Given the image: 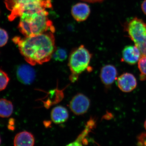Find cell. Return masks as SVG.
Wrapping results in <instances>:
<instances>
[{
	"label": "cell",
	"instance_id": "4",
	"mask_svg": "<svg viewBox=\"0 0 146 146\" xmlns=\"http://www.w3.org/2000/svg\"><path fill=\"white\" fill-rule=\"evenodd\" d=\"M52 0H4L6 7L11 11L8 18L9 21H14L20 17L22 13L27 11L39 8H52Z\"/></svg>",
	"mask_w": 146,
	"mask_h": 146
},
{
	"label": "cell",
	"instance_id": "19",
	"mask_svg": "<svg viewBox=\"0 0 146 146\" xmlns=\"http://www.w3.org/2000/svg\"><path fill=\"white\" fill-rule=\"evenodd\" d=\"M138 145L139 146H146V133H142L137 137Z\"/></svg>",
	"mask_w": 146,
	"mask_h": 146
},
{
	"label": "cell",
	"instance_id": "10",
	"mask_svg": "<svg viewBox=\"0 0 146 146\" xmlns=\"http://www.w3.org/2000/svg\"><path fill=\"white\" fill-rule=\"evenodd\" d=\"M141 55L140 50L136 46L129 45L125 47L123 50L122 59L129 65H135L140 60Z\"/></svg>",
	"mask_w": 146,
	"mask_h": 146
},
{
	"label": "cell",
	"instance_id": "15",
	"mask_svg": "<svg viewBox=\"0 0 146 146\" xmlns=\"http://www.w3.org/2000/svg\"><path fill=\"white\" fill-rule=\"evenodd\" d=\"M68 57L67 52L61 48H56L52 55V58L56 61L63 62Z\"/></svg>",
	"mask_w": 146,
	"mask_h": 146
},
{
	"label": "cell",
	"instance_id": "21",
	"mask_svg": "<svg viewBox=\"0 0 146 146\" xmlns=\"http://www.w3.org/2000/svg\"><path fill=\"white\" fill-rule=\"evenodd\" d=\"M138 48L141 52V55L146 56V42L140 46L138 47Z\"/></svg>",
	"mask_w": 146,
	"mask_h": 146
},
{
	"label": "cell",
	"instance_id": "17",
	"mask_svg": "<svg viewBox=\"0 0 146 146\" xmlns=\"http://www.w3.org/2000/svg\"><path fill=\"white\" fill-rule=\"evenodd\" d=\"M9 81L8 75L4 71L0 70V91L6 88Z\"/></svg>",
	"mask_w": 146,
	"mask_h": 146
},
{
	"label": "cell",
	"instance_id": "24",
	"mask_svg": "<svg viewBox=\"0 0 146 146\" xmlns=\"http://www.w3.org/2000/svg\"><path fill=\"white\" fill-rule=\"evenodd\" d=\"M144 126H145V129L146 130V121H145V123H144Z\"/></svg>",
	"mask_w": 146,
	"mask_h": 146
},
{
	"label": "cell",
	"instance_id": "6",
	"mask_svg": "<svg viewBox=\"0 0 146 146\" xmlns=\"http://www.w3.org/2000/svg\"><path fill=\"white\" fill-rule=\"evenodd\" d=\"M90 100L89 98L82 94L75 95L71 100L69 107L73 113L77 115L86 113L90 108Z\"/></svg>",
	"mask_w": 146,
	"mask_h": 146
},
{
	"label": "cell",
	"instance_id": "7",
	"mask_svg": "<svg viewBox=\"0 0 146 146\" xmlns=\"http://www.w3.org/2000/svg\"><path fill=\"white\" fill-rule=\"evenodd\" d=\"M117 86L123 92L129 93L136 88L137 82L136 78L132 74L125 73L117 78Z\"/></svg>",
	"mask_w": 146,
	"mask_h": 146
},
{
	"label": "cell",
	"instance_id": "25",
	"mask_svg": "<svg viewBox=\"0 0 146 146\" xmlns=\"http://www.w3.org/2000/svg\"><path fill=\"white\" fill-rule=\"evenodd\" d=\"M1 136H0V145H1Z\"/></svg>",
	"mask_w": 146,
	"mask_h": 146
},
{
	"label": "cell",
	"instance_id": "2",
	"mask_svg": "<svg viewBox=\"0 0 146 146\" xmlns=\"http://www.w3.org/2000/svg\"><path fill=\"white\" fill-rule=\"evenodd\" d=\"M46 9L39 8L27 11L20 16L19 31L25 36H35L47 32H55Z\"/></svg>",
	"mask_w": 146,
	"mask_h": 146
},
{
	"label": "cell",
	"instance_id": "11",
	"mask_svg": "<svg viewBox=\"0 0 146 146\" xmlns=\"http://www.w3.org/2000/svg\"><path fill=\"white\" fill-rule=\"evenodd\" d=\"M91 10L89 5L85 3H79L74 5L72 8L71 13L74 19L78 22H83L87 19Z\"/></svg>",
	"mask_w": 146,
	"mask_h": 146
},
{
	"label": "cell",
	"instance_id": "3",
	"mask_svg": "<svg viewBox=\"0 0 146 146\" xmlns=\"http://www.w3.org/2000/svg\"><path fill=\"white\" fill-rule=\"evenodd\" d=\"M92 55L83 45L73 50L70 54L68 66L71 74L70 79L72 82L78 79L79 76L88 69Z\"/></svg>",
	"mask_w": 146,
	"mask_h": 146
},
{
	"label": "cell",
	"instance_id": "14",
	"mask_svg": "<svg viewBox=\"0 0 146 146\" xmlns=\"http://www.w3.org/2000/svg\"><path fill=\"white\" fill-rule=\"evenodd\" d=\"M13 111V104L5 99H0V117L8 118Z\"/></svg>",
	"mask_w": 146,
	"mask_h": 146
},
{
	"label": "cell",
	"instance_id": "23",
	"mask_svg": "<svg viewBox=\"0 0 146 146\" xmlns=\"http://www.w3.org/2000/svg\"><path fill=\"white\" fill-rule=\"evenodd\" d=\"M82 1L86 2L94 3L101 2L104 0H82Z\"/></svg>",
	"mask_w": 146,
	"mask_h": 146
},
{
	"label": "cell",
	"instance_id": "8",
	"mask_svg": "<svg viewBox=\"0 0 146 146\" xmlns=\"http://www.w3.org/2000/svg\"><path fill=\"white\" fill-rule=\"evenodd\" d=\"M16 72L18 80L24 84H31L35 79V71L30 65L26 64L19 65L17 68Z\"/></svg>",
	"mask_w": 146,
	"mask_h": 146
},
{
	"label": "cell",
	"instance_id": "16",
	"mask_svg": "<svg viewBox=\"0 0 146 146\" xmlns=\"http://www.w3.org/2000/svg\"><path fill=\"white\" fill-rule=\"evenodd\" d=\"M138 68L141 73L142 80L146 79V56H142L138 62Z\"/></svg>",
	"mask_w": 146,
	"mask_h": 146
},
{
	"label": "cell",
	"instance_id": "12",
	"mask_svg": "<svg viewBox=\"0 0 146 146\" xmlns=\"http://www.w3.org/2000/svg\"><path fill=\"white\" fill-rule=\"evenodd\" d=\"M13 143L14 146H34V136L28 131H22L16 134Z\"/></svg>",
	"mask_w": 146,
	"mask_h": 146
},
{
	"label": "cell",
	"instance_id": "18",
	"mask_svg": "<svg viewBox=\"0 0 146 146\" xmlns=\"http://www.w3.org/2000/svg\"><path fill=\"white\" fill-rule=\"evenodd\" d=\"M8 40L7 33L3 29L0 28V47L4 46L7 43Z\"/></svg>",
	"mask_w": 146,
	"mask_h": 146
},
{
	"label": "cell",
	"instance_id": "22",
	"mask_svg": "<svg viewBox=\"0 0 146 146\" xmlns=\"http://www.w3.org/2000/svg\"><path fill=\"white\" fill-rule=\"evenodd\" d=\"M141 8L143 12L146 15V0H144L141 5Z\"/></svg>",
	"mask_w": 146,
	"mask_h": 146
},
{
	"label": "cell",
	"instance_id": "1",
	"mask_svg": "<svg viewBox=\"0 0 146 146\" xmlns=\"http://www.w3.org/2000/svg\"><path fill=\"white\" fill-rule=\"evenodd\" d=\"M12 40L25 60L33 66L49 61L56 48L53 33L51 31L24 38L16 36Z\"/></svg>",
	"mask_w": 146,
	"mask_h": 146
},
{
	"label": "cell",
	"instance_id": "9",
	"mask_svg": "<svg viewBox=\"0 0 146 146\" xmlns=\"http://www.w3.org/2000/svg\"><path fill=\"white\" fill-rule=\"evenodd\" d=\"M118 72L117 68L112 65L104 66L101 70V80L107 89L110 88L114 82L117 80Z\"/></svg>",
	"mask_w": 146,
	"mask_h": 146
},
{
	"label": "cell",
	"instance_id": "20",
	"mask_svg": "<svg viewBox=\"0 0 146 146\" xmlns=\"http://www.w3.org/2000/svg\"><path fill=\"white\" fill-rule=\"evenodd\" d=\"M84 139V137L82 134H80L75 141L68 144L66 146H82V142Z\"/></svg>",
	"mask_w": 146,
	"mask_h": 146
},
{
	"label": "cell",
	"instance_id": "5",
	"mask_svg": "<svg viewBox=\"0 0 146 146\" xmlns=\"http://www.w3.org/2000/svg\"><path fill=\"white\" fill-rule=\"evenodd\" d=\"M125 30L138 48L146 42V23L140 18L136 17L131 20L127 24Z\"/></svg>",
	"mask_w": 146,
	"mask_h": 146
},
{
	"label": "cell",
	"instance_id": "13",
	"mask_svg": "<svg viewBox=\"0 0 146 146\" xmlns=\"http://www.w3.org/2000/svg\"><path fill=\"white\" fill-rule=\"evenodd\" d=\"M69 112L66 108L58 106L53 108L51 112V118L56 124L65 122L69 118Z\"/></svg>",
	"mask_w": 146,
	"mask_h": 146
}]
</instances>
